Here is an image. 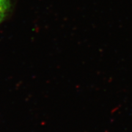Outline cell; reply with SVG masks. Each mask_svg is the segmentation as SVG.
<instances>
[{"mask_svg":"<svg viewBox=\"0 0 132 132\" xmlns=\"http://www.w3.org/2000/svg\"><path fill=\"white\" fill-rule=\"evenodd\" d=\"M12 0H0V23L9 12Z\"/></svg>","mask_w":132,"mask_h":132,"instance_id":"obj_1","label":"cell"}]
</instances>
